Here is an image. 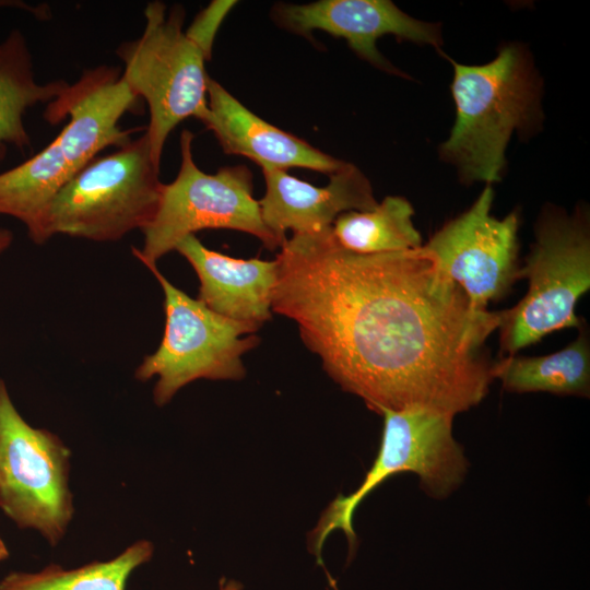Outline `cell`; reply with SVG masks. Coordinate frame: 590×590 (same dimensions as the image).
Wrapping results in <instances>:
<instances>
[{"mask_svg": "<svg viewBox=\"0 0 590 590\" xmlns=\"http://www.w3.org/2000/svg\"><path fill=\"white\" fill-rule=\"evenodd\" d=\"M279 250L273 312L369 410L456 416L485 399L494 381L485 342L502 310L474 308L423 247L356 253L329 227L293 234Z\"/></svg>", "mask_w": 590, "mask_h": 590, "instance_id": "6da1fadb", "label": "cell"}, {"mask_svg": "<svg viewBox=\"0 0 590 590\" xmlns=\"http://www.w3.org/2000/svg\"><path fill=\"white\" fill-rule=\"evenodd\" d=\"M139 97L116 67L98 66L47 104L44 118L55 125L68 119L56 137L74 175L104 149L129 143L141 128L122 129L121 117L135 108Z\"/></svg>", "mask_w": 590, "mask_h": 590, "instance_id": "8fae6325", "label": "cell"}, {"mask_svg": "<svg viewBox=\"0 0 590 590\" xmlns=\"http://www.w3.org/2000/svg\"><path fill=\"white\" fill-rule=\"evenodd\" d=\"M13 241V234L10 229L0 227V253L7 250Z\"/></svg>", "mask_w": 590, "mask_h": 590, "instance_id": "603a6c76", "label": "cell"}, {"mask_svg": "<svg viewBox=\"0 0 590 590\" xmlns=\"http://www.w3.org/2000/svg\"><path fill=\"white\" fill-rule=\"evenodd\" d=\"M380 415V447L362 484L352 494L333 499L308 535V548L319 564L323 543L334 530L344 532L350 552L354 551L357 536L353 515L359 503L389 476L415 473L421 489L436 500L448 498L465 479L469 461L453 437V415L429 410L382 411Z\"/></svg>", "mask_w": 590, "mask_h": 590, "instance_id": "8992f818", "label": "cell"}, {"mask_svg": "<svg viewBox=\"0 0 590 590\" xmlns=\"http://www.w3.org/2000/svg\"><path fill=\"white\" fill-rule=\"evenodd\" d=\"M199 120L226 154L250 158L262 170L302 167L331 175L346 164L267 122L210 76L206 109Z\"/></svg>", "mask_w": 590, "mask_h": 590, "instance_id": "5bb4252c", "label": "cell"}, {"mask_svg": "<svg viewBox=\"0 0 590 590\" xmlns=\"http://www.w3.org/2000/svg\"><path fill=\"white\" fill-rule=\"evenodd\" d=\"M141 36L116 49L130 90L149 107L145 128L152 157L161 165L169 133L186 118L199 119L206 109L208 79L204 63L210 55L182 30L185 11H167L160 1L146 4Z\"/></svg>", "mask_w": 590, "mask_h": 590, "instance_id": "5b68a950", "label": "cell"}, {"mask_svg": "<svg viewBox=\"0 0 590 590\" xmlns=\"http://www.w3.org/2000/svg\"><path fill=\"white\" fill-rule=\"evenodd\" d=\"M70 457L58 435L23 418L0 379V509L51 546L64 538L74 515Z\"/></svg>", "mask_w": 590, "mask_h": 590, "instance_id": "9c48e42d", "label": "cell"}, {"mask_svg": "<svg viewBox=\"0 0 590 590\" xmlns=\"http://www.w3.org/2000/svg\"><path fill=\"white\" fill-rule=\"evenodd\" d=\"M492 376L512 393L547 392L590 397V337L587 323L563 350L542 356H503L494 362Z\"/></svg>", "mask_w": 590, "mask_h": 590, "instance_id": "e0dca14e", "label": "cell"}, {"mask_svg": "<svg viewBox=\"0 0 590 590\" xmlns=\"http://www.w3.org/2000/svg\"><path fill=\"white\" fill-rule=\"evenodd\" d=\"M73 176L55 138L25 162L0 173V215L19 220L33 243L44 244L43 223L47 209Z\"/></svg>", "mask_w": 590, "mask_h": 590, "instance_id": "ac0fdd59", "label": "cell"}, {"mask_svg": "<svg viewBox=\"0 0 590 590\" xmlns=\"http://www.w3.org/2000/svg\"><path fill=\"white\" fill-rule=\"evenodd\" d=\"M193 268L200 286L198 300L216 314L262 326L272 318L276 262L239 259L206 248L196 235L175 248Z\"/></svg>", "mask_w": 590, "mask_h": 590, "instance_id": "9a60e30c", "label": "cell"}, {"mask_svg": "<svg viewBox=\"0 0 590 590\" xmlns=\"http://www.w3.org/2000/svg\"><path fill=\"white\" fill-rule=\"evenodd\" d=\"M235 3V1H213L196 16L186 31L210 56L217 30Z\"/></svg>", "mask_w": 590, "mask_h": 590, "instance_id": "44dd1931", "label": "cell"}, {"mask_svg": "<svg viewBox=\"0 0 590 590\" xmlns=\"http://www.w3.org/2000/svg\"><path fill=\"white\" fill-rule=\"evenodd\" d=\"M241 582L235 579H225L222 578L220 581L219 590H243Z\"/></svg>", "mask_w": 590, "mask_h": 590, "instance_id": "cb8c5ba5", "label": "cell"}, {"mask_svg": "<svg viewBox=\"0 0 590 590\" xmlns=\"http://www.w3.org/2000/svg\"><path fill=\"white\" fill-rule=\"evenodd\" d=\"M145 267L164 293L165 329L158 347L143 357L134 377L139 381L157 377L154 403L167 404L197 379L241 380L243 355L260 343L255 333L262 326L214 312L170 283L156 264Z\"/></svg>", "mask_w": 590, "mask_h": 590, "instance_id": "52a82bcc", "label": "cell"}, {"mask_svg": "<svg viewBox=\"0 0 590 590\" xmlns=\"http://www.w3.org/2000/svg\"><path fill=\"white\" fill-rule=\"evenodd\" d=\"M585 209L571 214L547 206L534 226V243L519 269L529 286L512 308L502 310L499 355L520 350L565 328L579 329L576 314L580 297L590 288V225Z\"/></svg>", "mask_w": 590, "mask_h": 590, "instance_id": "3957f363", "label": "cell"}, {"mask_svg": "<svg viewBox=\"0 0 590 590\" xmlns=\"http://www.w3.org/2000/svg\"><path fill=\"white\" fill-rule=\"evenodd\" d=\"M272 19L286 31L303 36L316 30L346 40L362 59L391 74L402 75L378 51L377 40L385 35L439 48L440 28L418 21L389 0H319L305 4L279 3Z\"/></svg>", "mask_w": 590, "mask_h": 590, "instance_id": "7c38bea8", "label": "cell"}, {"mask_svg": "<svg viewBox=\"0 0 590 590\" xmlns=\"http://www.w3.org/2000/svg\"><path fill=\"white\" fill-rule=\"evenodd\" d=\"M4 8L26 11L37 20H48L51 15L50 9L46 4L32 5L20 0H0V10Z\"/></svg>", "mask_w": 590, "mask_h": 590, "instance_id": "7402d4cb", "label": "cell"}, {"mask_svg": "<svg viewBox=\"0 0 590 590\" xmlns=\"http://www.w3.org/2000/svg\"><path fill=\"white\" fill-rule=\"evenodd\" d=\"M9 557V550L4 541L0 536V563Z\"/></svg>", "mask_w": 590, "mask_h": 590, "instance_id": "d4e9b609", "label": "cell"}, {"mask_svg": "<svg viewBox=\"0 0 590 590\" xmlns=\"http://www.w3.org/2000/svg\"><path fill=\"white\" fill-rule=\"evenodd\" d=\"M153 553L152 542L139 540L108 560L72 569L49 564L37 573L12 571L0 581V590H126L130 575Z\"/></svg>", "mask_w": 590, "mask_h": 590, "instance_id": "ffe728a7", "label": "cell"}, {"mask_svg": "<svg viewBox=\"0 0 590 590\" xmlns=\"http://www.w3.org/2000/svg\"><path fill=\"white\" fill-rule=\"evenodd\" d=\"M414 210L403 197L388 196L370 211L340 214L331 229L338 244L356 253L415 250L423 246Z\"/></svg>", "mask_w": 590, "mask_h": 590, "instance_id": "d6986e66", "label": "cell"}, {"mask_svg": "<svg viewBox=\"0 0 590 590\" xmlns=\"http://www.w3.org/2000/svg\"><path fill=\"white\" fill-rule=\"evenodd\" d=\"M451 63L456 120L439 153L463 181L491 185L500 179L511 134L526 133L541 119V83L517 45H506L485 64Z\"/></svg>", "mask_w": 590, "mask_h": 590, "instance_id": "7a4b0ae2", "label": "cell"}, {"mask_svg": "<svg viewBox=\"0 0 590 590\" xmlns=\"http://www.w3.org/2000/svg\"><path fill=\"white\" fill-rule=\"evenodd\" d=\"M145 133L95 157L56 194L43 223V241L68 235L116 241L154 219L164 184Z\"/></svg>", "mask_w": 590, "mask_h": 590, "instance_id": "277c9868", "label": "cell"}, {"mask_svg": "<svg viewBox=\"0 0 590 590\" xmlns=\"http://www.w3.org/2000/svg\"><path fill=\"white\" fill-rule=\"evenodd\" d=\"M493 200L494 191L487 185L465 212L422 246L480 310L508 295L519 280V216L511 212L495 217Z\"/></svg>", "mask_w": 590, "mask_h": 590, "instance_id": "30bf717a", "label": "cell"}, {"mask_svg": "<svg viewBox=\"0 0 590 590\" xmlns=\"http://www.w3.org/2000/svg\"><path fill=\"white\" fill-rule=\"evenodd\" d=\"M266 192L258 200L266 226L283 245L286 231L314 234L332 226L349 211H370L378 204L367 177L347 163L330 175L324 187H316L285 170H262Z\"/></svg>", "mask_w": 590, "mask_h": 590, "instance_id": "4fadbf2b", "label": "cell"}, {"mask_svg": "<svg viewBox=\"0 0 590 590\" xmlns=\"http://www.w3.org/2000/svg\"><path fill=\"white\" fill-rule=\"evenodd\" d=\"M67 85L63 80L36 81L31 49L20 30L0 42V164L10 146L24 151L32 145L24 123L26 110L48 104Z\"/></svg>", "mask_w": 590, "mask_h": 590, "instance_id": "2e32d148", "label": "cell"}, {"mask_svg": "<svg viewBox=\"0 0 590 590\" xmlns=\"http://www.w3.org/2000/svg\"><path fill=\"white\" fill-rule=\"evenodd\" d=\"M192 141L193 133L184 130L178 174L170 184H164L157 212L141 231L143 246L132 249L134 257L144 266L156 264L185 237L206 228L244 232L269 250L280 249L282 244L266 226L253 197L249 168L237 165L206 174L193 160Z\"/></svg>", "mask_w": 590, "mask_h": 590, "instance_id": "ba28073f", "label": "cell"}]
</instances>
